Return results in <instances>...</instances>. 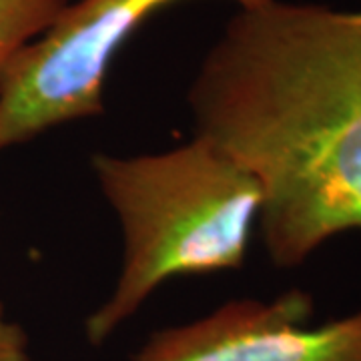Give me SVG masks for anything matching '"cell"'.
Returning <instances> with one entry per match:
<instances>
[{
	"mask_svg": "<svg viewBox=\"0 0 361 361\" xmlns=\"http://www.w3.org/2000/svg\"><path fill=\"white\" fill-rule=\"evenodd\" d=\"M193 135L261 185L277 267L361 231V8L269 0L237 8L187 92Z\"/></svg>",
	"mask_w": 361,
	"mask_h": 361,
	"instance_id": "6da1fadb",
	"label": "cell"
},
{
	"mask_svg": "<svg viewBox=\"0 0 361 361\" xmlns=\"http://www.w3.org/2000/svg\"><path fill=\"white\" fill-rule=\"evenodd\" d=\"M313 297L235 299L191 323L155 331L133 361H361V310L310 325Z\"/></svg>",
	"mask_w": 361,
	"mask_h": 361,
	"instance_id": "277c9868",
	"label": "cell"
},
{
	"mask_svg": "<svg viewBox=\"0 0 361 361\" xmlns=\"http://www.w3.org/2000/svg\"><path fill=\"white\" fill-rule=\"evenodd\" d=\"M90 169L125 239L115 289L85 322L90 345L106 343L169 279L243 267L263 191L221 145L193 135L163 153H97Z\"/></svg>",
	"mask_w": 361,
	"mask_h": 361,
	"instance_id": "7a4b0ae2",
	"label": "cell"
},
{
	"mask_svg": "<svg viewBox=\"0 0 361 361\" xmlns=\"http://www.w3.org/2000/svg\"><path fill=\"white\" fill-rule=\"evenodd\" d=\"M71 0H0V85L8 66Z\"/></svg>",
	"mask_w": 361,
	"mask_h": 361,
	"instance_id": "5b68a950",
	"label": "cell"
},
{
	"mask_svg": "<svg viewBox=\"0 0 361 361\" xmlns=\"http://www.w3.org/2000/svg\"><path fill=\"white\" fill-rule=\"evenodd\" d=\"M0 361H30L28 336L20 323L13 322L0 301Z\"/></svg>",
	"mask_w": 361,
	"mask_h": 361,
	"instance_id": "8992f818",
	"label": "cell"
},
{
	"mask_svg": "<svg viewBox=\"0 0 361 361\" xmlns=\"http://www.w3.org/2000/svg\"><path fill=\"white\" fill-rule=\"evenodd\" d=\"M179 0H71L25 47L0 85V153L104 113V87L121 49L151 16ZM255 8L269 0H231Z\"/></svg>",
	"mask_w": 361,
	"mask_h": 361,
	"instance_id": "3957f363",
	"label": "cell"
}]
</instances>
